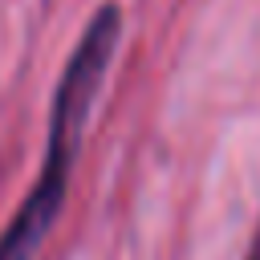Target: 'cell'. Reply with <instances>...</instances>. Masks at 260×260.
Returning <instances> with one entry per match:
<instances>
[{
	"label": "cell",
	"mask_w": 260,
	"mask_h": 260,
	"mask_svg": "<svg viewBox=\"0 0 260 260\" xmlns=\"http://www.w3.org/2000/svg\"><path fill=\"white\" fill-rule=\"evenodd\" d=\"M122 41V8L118 4H102L89 20V28L81 32L77 49L69 53L61 81H57V98H53V118H49V146H45V167L32 183V191L24 195L20 211L12 215L8 232L0 236V260H32L37 248L45 244L61 203H65V187H69V171L85 134V122L93 114L98 89L106 81V69L114 61V49Z\"/></svg>",
	"instance_id": "6da1fadb"
},
{
	"label": "cell",
	"mask_w": 260,
	"mask_h": 260,
	"mask_svg": "<svg viewBox=\"0 0 260 260\" xmlns=\"http://www.w3.org/2000/svg\"><path fill=\"white\" fill-rule=\"evenodd\" d=\"M248 260H260V232H256V240H252V248H248Z\"/></svg>",
	"instance_id": "7a4b0ae2"
}]
</instances>
